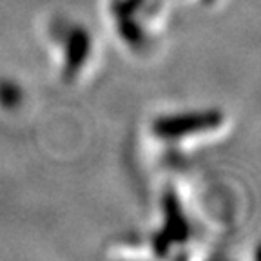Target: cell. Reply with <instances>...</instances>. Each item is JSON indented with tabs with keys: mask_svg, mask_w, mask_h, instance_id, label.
I'll return each instance as SVG.
<instances>
[{
	"mask_svg": "<svg viewBox=\"0 0 261 261\" xmlns=\"http://www.w3.org/2000/svg\"><path fill=\"white\" fill-rule=\"evenodd\" d=\"M221 113L216 109L194 111V113L174 114L167 118H160L154 122L152 130L160 138H181V136L205 133L221 123Z\"/></svg>",
	"mask_w": 261,
	"mask_h": 261,
	"instance_id": "1",
	"label": "cell"
},
{
	"mask_svg": "<svg viewBox=\"0 0 261 261\" xmlns=\"http://www.w3.org/2000/svg\"><path fill=\"white\" fill-rule=\"evenodd\" d=\"M91 38L89 33L84 28H74L69 31L67 37V49H65V76L71 78L80 69L86 57L89 55Z\"/></svg>",
	"mask_w": 261,
	"mask_h": 261,
	"instance_id": "2",
	"label": "cell"
},
{
	"mask_svg": "<svg viewBox=\"0 0 261 261\" xmlns=\"http://www.w3.org/2000/svg\"><path fill=\"white\" fill-rule=\"evenodd\" d=\"M165 208H167V227L165 232L169 234V238L174 241H184L189 236V227L187 221L184 220V214L179 211L178 201L174 196H169L165 201Z\"/></svg>",
	"mask_w": 261,
	"mask_h": 261,
	"instance_id": "3",
	"label": "cell"
},
{
	"mask_svg": "<svg viewBox=\"0 0 261 261\" xmlns=\"http://www.w3.org/2000/svg\"><path fill=\"white\" fill-rule=\"evenodd\" d=\"M22 100L20 89L11 82H0V103L6 107H15Z\"/></svg>",
	"mask_w": 261,
	"mask_h": 261,
	"instance_id": "4",
	"label": "cell"
}]
</instances>
